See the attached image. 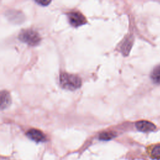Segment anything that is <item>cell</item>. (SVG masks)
Instances as JSON below:
<instances>
[{
	"label": "cell",
	"instance_id": "cell-2",
	"mask_svg": "<svg viewBox=\"0 0 160 160\" xmlns=\"http://www.w3.org/2000/svg\"><path fill=\"white\" fill-rule=\"evenodd\" d=\"M19 39L30 46H36L41 41L39 34L36 31L30 29L21 31L19 34Z\"/></svg>",
	"mask_w": 160,
	"mask_h": 160
},
{
	"label": "cell",
	"instance_id": "cell-4",
	"mask_svg": "<svg viewBox=\"0 0 160 160\" xmlns=\"http://www.w3.org/2000/svg\"><path fill=\"white\" fill-rule=\"evenodd\" d=\"M27 136L32 141L40 142L46 140V137L42 131L36 129H31L26 132Z\"/></svg>",
	"mask_w": 160,
	"mask_h": 160
},
{
	"label": "cell",
	"instance_id": "cell-8",
	"mask_svg": "<svg viewBox=\"0 0 160 160\" xmlns=\"http://www.w3.org/2000/svg\"><path fill=\"white\" fill-rule=\"evenodd\" d=\"M149 156L154 159H160V143L154 145L151 148Z\"/></svg>",
	"mask_w": 160,
	"mask_h": 160
},
{
	"label": "cell",
	"instance_id": "cell-1",
	"mask_svg": "<svg viewBox=\"0 0 160 160\" xmlns=\"http://www.w3.org/2000/svg\"><path fill=\"white\" fill-rule=\"evenodd\" d=\"M59 82L64 89L72 91L78 89L81 85V80L78 76L67 72L61 74Z\"/></svg>",
	"mask_w": 160,
	"mask_h": 160
},
{
	"label": "cell",
	"instance_id": "cell-6",
	"mask_svg": "<svg viewBox=\"0 0 160 160\" xmlns=\"http://www.w3.org/2000/svg\"><path fill=\"white\" fill-rule=\"evenodd\" d=\"M11 103V98L9 94L6 91L1 92V109L2 110L8 108Z\"/></svg>",
	"mask_w": 160,
	"mask_h": 160
},
{
	"label": "cell",
	"instance_id": "cell-9",
	"mask_svg": "<svg viewBox=\"0 0 160 160\" xmlns=\"http://www.w3.org/2000/svg\"><path fill=\"white\" fill-rule=\"evenodd\" d=\"M115 136V134L112 132H103L99 134V138L102 141H109L112 139Z\"/></svg>",
	"mask_w": 160,
	"mask_h": 160
},
{
	"label": "cell",
	"instance_id": "cell-7",
	"mask_svg": "<svg viewBox=\"0 0 160 160\" xmlns=\"http://www.w3.org/2000/svg\"><path fill=\"white\" fill-rule=\"evenodd\" d=\"M151 78L154 83L160 84V64L154 68L151 74Z\"/></svg>",
	"mask_w": 160,
	"mask_h": 160
},
{
	"label": "cell",
	"instance_id": "cell-5",
	"mask_svg": "<svg viewBox=\"0 0 160 160\" xmlns=\"http://www.w3.org/2000/svg\"><path fill=\"white\" fill-rule=\"evenodd\" d=\"M135 125L138 130L144 132L152 131L156 129V126L148 121H139L136 122Z\"/></svg>",
	"mask_w": 160,
	"mask_h": 160
},
{
	"label": "cell",
	"instance_id": "cell-10",
	"mask_svg": "<svg viewBox=\"0 0 160 160\" xmlns=\"http://www.w3.org/2000/svg\"><path fill=\"white\" fill-rule=\"evenodd\" d=\"M130 45H131V43L129 42V41H128L127 42L126 41V42H124V44H123L122 49V51H124V54H128V51H129L130 48H131V47H130Z\"/></svg>",
	"mask_w": 160,
	"mask_h": 160
},
{
	"label": "cell",
	"instance_id": "cell-3",
	"mask_svg": "<svg viewBox=\"0 0 160 160\" xmlns=\"http://www.w3.org/2000/svg\"><path fill=\"white\" fill-rule=\"evenodd\" d=\"M69 23L74 27L80 26L86 22V18L79 12H71L68 14Z\"/></svg>",
	"mask_w": 160,
	"mask_h": 160
},
{
	"label": "cell",
	"instance_id": "cell-11",
	"mask_svg": "<svg viewBox=\"0 0 160 160\" xmlns=\"http://www.w3.org/2000/svg\"><path fill=\"white\" fill-rule=\"evenodd\" d=\"M37 3H38L40 5L42 6H48L50 2L51 1H48V0H40V1H36Z\"/></svg>",
	"mask_w": 160,
	"mask_h": 160
}]
</instances>
